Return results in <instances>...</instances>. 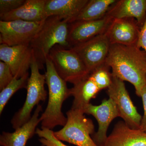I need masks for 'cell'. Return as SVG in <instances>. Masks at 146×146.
Masks as SVG:
<instances>
[{
	"mask_svg": "<svg viewBox=\"0 0 146 146\" xmlns=\"http://www.w3.org/2000/svg\"></svg>",
	"mask_w": 146,
	"mask_h": 146,
	"instance_id": "f1b7e54d",
	"label": "cell"
},
{
	"mask_svg": "<svg viewBox=\"0 0 146 146\" xmlns=\"http://www.w3.org/2000/svg\"><path fill=\"white\" fill-rule=\"evenodd\" d=\"M26 0H1L0 17L17 9L23 5Z\"/></svg>",
	"mask_w": 146,
	"mask_h": 146,
	"instance_id": "d4e9b609",
	"label": "cell"
},
{
	"mask_svg": "<svg viewBox=\"0 0 146 146\" xmlns=\"http://www.w3.org/2000/svg\"><path fill=\"white\" fill-rule=\"evenodd\" d=\"M33 56L30 44L0 45V60L10 68L14 77L20 78L29 72Z\"/></svg>",
	"mask_w": 146,
	"mask_h": 146,
	"instance_id": "30bf717a",
	"label": "cell"
},
{
	"mask_svg": "<svg viewBox=\"0 0 146 146\" xmlns=\"http://www.w3.org/2000/svg\"><path fill=\"white\" fill-rule=\"evenodd\" d=\"M116 0H89L73 22L94 21L104 17Z\"/></svg>",
	"mask_w": 146,
	"mask_h": 146,
	"instance_id": "ffe728a7",
	"label": "cell"
},
{
	"mask_svg": "<svg viewBox=\"0 0 146 146\" xmlns=\"http://www.w3.org/2000/svg\"><path fill=\"white\" fill-rule=\"evenodd\" d=\"M140 30L141 28L134 18L114 19L105 33L110 44L132 46L137 44Z\"/></svg>",
	"mask_w": 146,
	"mask_h": 146,
	"instance_id": "4fadbf2b",
	"label": "cell"
},
{
	"mask_svg": "<svg viewBox=\"0 0 146 146\" xmlns=\"http://www.w3.org/2000/svg\"><path fill=\"white\" fill-rule=\"evenodd\" d=\"M109 98L113 100L119 117L131 128L139 129L142 117L138 113L123 80L112 75V82L108 88Z\"/></svg>",
	"mask_w": 146,
	"mask_h": 146,
	"instance_id": "ba28073f",
	"label": "cell"
},
{
	"mask_svg": "<svg viewBox=\"0 0 146 146\" xmlns=\"http://www.w3.org/2000/svg\"><path fill=\"white\" fill-rule=\"evenodd\" d=\"M54 131L47 128H36L35 134L40 138L39 141L45 146H68L55 136Z\"/></svg>",
	"mask_w": 146,
	"mask_h": 146,
	"instance_id": "603a6c76",
	"label": "cell"
},
{
	"mask_svg": "<svg viewBox=\"0 0 146 146\" xmlns=\"http://www.w3.org/2000/svg\"><path fill=\"white\" fill-rule=\"evenodd\" d=\"M137 46L145 51L146 54V19L143 25L141 28Z\"/></svg>",
	"mask_w": 146,
	"mask_h": 146,
	"instance_id": "4316f807",
	"label": "cell"
},
{
	"mask_svg": "<svg viewBox=\"0 0 146 146\" xmlns=\"http://www.w3.org/2000/svg\"><path fill=\"white\" fill-rule=\"evenodd\" d=\"M70 90L71 96L74 98L72 108L82 110L90 103L91 99L96 97L100 91L89 75L74 84Z\"/></svg>",
	"mask_w": 146,
	"mask_h": 146,
	"instance_id": "d6986e66",
	"label": "cell"
},
{
	"mask_svg": "<svg viewBox=\"0 0 146 146\" xmlns=\"http://www.w3.org/2000/svg\"><path fill=\"white\" fill-rule=\"evenodd\" d=\"M112 20L111 17L106 15L98 20L78 21L69 24L68 42L71 47L104 34Z\"/></svg>",
	"mask_w": 146,
	"mask_h": 146,
	"instance_id": "7c38bea8",
	"label": "cell"
},
{
	"mask_svg": "<svg viewBox=\"0 0 146 146\" xmlns=\"http://www.w3.org/2000/svg\"><path fill=\"white\" fill-rule=\"evenodd\" d=\"M83 110L71 108L66 112L67 121L62 129L54 132L58 140L77 146H98L91 135L95 132L93 121Z\"/></svg>",
	"mask_w": 146,
	"mask_h": 146,
	"instance_id": "277c9868",
	"label": "cell"
},
{
	"mask_svg": "<svg viewBox=\"0 0 146 146\" xmlns=\"http://www.w3.org/2000/svg\"><path fill=\"white\" fill-rule=\"evenodd\" d=\"M29 72L20 78L14 77L13 80L0 93V115L13 94L20 89H27L29 78Z\"/></svg>",
	"mask_w": 146,
	"mask_h": 146,
	"instance_id": "44dd1931",
	"label": "cell"
},
{
	"mask_svg": "<svg viewBox=\"0 0 146 146\" xmlns=\"http://www.w3.org/2000/svg\"><path fill=\"white\" fill-rule=\"evenodd\" d=\"M106 15L113 19L134 18L141 29L146 19V0L117 1Z\"/></svg>",
	"mask_w": 146,
	"mask_h": 146,
	"instance_id": "2e32d148",
	"label": "cell"
},
{
	"mask_svg": "<svg viewBox=\"0 0 146 146\" xmlns=\"http://www.w3.org/2000/svg\"><path fill=\"white\" fill-rule=\"evenodd\" d=\"M69 24L58 16L46 18L43 27L32 40L30 46L40 69L50 50L56 45L67 48L71 46L68 42Z\"/></svg>",
	"mask_w": 146,
	"mask_h": 146,
	"instance_id": "3957f363",
	"label": "cell"
},
{
	"mask_svg": "<svg viewBox=\"0 0 146 146\" xmlns=\"http://www.w3.org/2000/svg\"><path fill=\"white\" fill-rule=\"evenodd\" d=\"M31 74L27 85V94L25 101L23 107L15 113L11 119L12 127L16 129L28 121L31 118V114L35 106L40 102L46 99L47 91L45 88L46 83L45 75L39 72L40 68L33 55L30 66Z\"/></svg>",
	"mask_w": 146,
	"mask_h": 146,
	"instance_id": "5b68a950",
	"label": "cell"
},
{
	"mask_svg": "<svg viewBox=\"0 0 146 146\" xmlns=\"http://www.w3.org/2000/svg\"><path fill=\"white\" fill-rule=\"evenodd\" d=\"M45 20L41 22L0 21V44L10 46L30 44Z\"/></svg>",
	"mask_w": 146,
	"mask_h": 146,
	"instance_id": "52a82bcc",
	"label": "cell"
},
{
	"mask_svg": "<svg viewBox=\"0 0 146 146\" xmlns=\"http://www.w3.org/2000/svg\"><path fill=\"white\" fill-rule=\"evenodd\" d=\"M84 114L91 115L96 118L98 129L94 134L93 140L98 146L104 145L108 136L107 130L110 123L115 118L119 117L117 108L113 100H104L99 105L89 104L83 110Z\"/></svg>",
	"mask_w": 146,
	"mask_h": 146,
	"instance_id": "8fae6325",
	"label": "cell"
},
{
	"mask_svg": "<svg viewBox=\"0 0 146 146\" xmlns=\"http://www.w3.org/2000/svg\"><path fill=\"white\" fill-rule=\"evenodd\" d=\"M89 0H46L45 11L47 18L58 16L71 23Z\"/></svg>",
	"mask_w": 146,
	"mask_h": 146,
	"instance_id": "e0dca14e",
	"label": "cell"
},
{
	"mask_svg": "<svg viewBox=\"0 0 146 146\" xmlns=\"http://www.w3.org/2000/svg\"><path fill=\"white\" fill-rule=\"evenodd\" d=\"M42 111V105H38L30 119L23 125L13 132L3 131L0 136V145L26 146L28 141L35 134L36 127L40 123L39 114Z\"/></svg>",
	"mask_w": 146,
	"mask_h": 146,
	"instance_id": "9a60e30c",
	"label": "cell"
},
{
	"mask_svg": "<svg viewBox=\"0 0 146 146\" xmlns=\"http://www.w3.org/2000/svg\"><path fill=\"white\" fill-rule=\"evenodd\" d=\"M48 57L58 75L66 82L74 84L89 75L83 61L71 48L56 45Z\"/></svg>",
	"mask_w": 146,
	"mask_h": 146,
	"instance_id": "8992f818",
	"label": "cell"
},
{
	"mask_svg": "<svg viewBox=\"0 0 146 146\" xmlns=\"http://www.w3.org/2000/svg\"><path fill=\"white\" fill-rule=\"evenodd\" d=\"M143 101L144 108V115L142 117L140 129L146 133V85L144 87L141 93V97Z\"/></svg>",
	"mask_w": 146,
	"mask_h": 146,
	"instance_id": "484cf974",
	"label": "cell"
},
{
	"mask_svg": "<svg viewBox=\"0 0 146 146\" xmlns=\"http://www.w3.org/2000/svg\"><path fill=\"white\" fill-rule=\"evenodd\" d=\"M14 78L8 65L3 61H0V91H1L10 83Z\"/></svg>",
	"mask_w": 146,
	"mask_h": 146,
	"instance_id": "cb8c5ba5",
	"label": "cell"
},
{
	"mask_svg": "<svg viewBox=\"0 0 146 146\" xmlns=\"http://www.w3.org/2000/svg\"><path fill=\"white\" fill-rule=\"evenodd\" d=\"M103 146H146V133L118 122Z\"/></svg>",
	"mask_w": 146,
	"mask_h": 146,
	"instance_id": "5bb4252c",
	"label": "cell"
},
{
	"mask_svg": "<svg viewBox=\"0 0 146 146\" xmlns=\"http://www.w3.org/2000/svg\"><path fill=\"white\" fill-rule=\"evenodd\" d=\"M105 63L112 70V76L128 82L141 97L146 85V54L137 44H110Z\"/></svg>",
	"mask_w": 146,
	"mask_h": 146,
	"instance_id": "6da1fadb",
	"label": "cell"
},
{
	"mask_svg": "<svg viewBox=\"0 0 146 146\" xmlns=\"http://www.w3.org/2000/svg\"><path fill=\"white\" fill-rule=\"evenodd\" d=\"M46 84L48 89V100L44 112L40 117L42 128L52 129L57 126H64L67 118L62 111L63 102L71 96L67 82L58 75L48 56L45 60Z\"/></svg>",
	"mask_w": 146,
	"mask_h": 146,
	"instance_id": "7a4b0ae2",
	"label": "cell"
},
{
	"mask_svg": "<svg viewBox=\"0 0 146 146\" xmlns=\"http://www.w3.org/2000/svg\"><path fill=\"white\" fill-rule=\"evenodd\" d=\"M46 0H26L19 8L0 17L1 21L16 20L41 22L46 19L45 11Z\"/></svg>",
	"mask_w": 146,
	"mask_h": 146,
	"instance_id": "ac0fdd59",
	"label": "cell"
},
{
	"mask_svg": "<svg viewBox=\"0 0 146 146\" xmlns=\"http://www.w3.org/2000/svg\"><path fill=\"white\" fill-rule=\"evenodd\" d=\"M41 146H45V145H41Z\"/></svg>",
	"mask_w": 146,
	"mask_h": 146,
	"instance_id": "83f0119b",
	"label": "cell"
},
{
	"mask_svg": "<svg viewBox=\"0 0 146 146\" xmlns=\"http://www.w3.org/2000/svg\"><path fill=\"white\" fill-rule=\"evenodd\" d=\"M110 68L105 63L98 67L89 74L91 79L96 84L100 91L108 88L112 82V73Z\"/></svg>",
	"mask_w": 146,
	"mask_h": 146,
	"instance_id": "7402d4cb",
	"label": "cell"
},
{
	"mask_svg": "<svg viewBox=\"0 0 146 146\" xmlns=\"http://www.w3.org/2000/svg\"><path fill=\"white\" fill-rule=\"evenodd\" d=\"M110 44L105 33L71 47L83 61L89 74L105 63Z\"/></svg>",
	"mask_w": 146,
	"mask_h": 146,
	"instance_id": "9c48e42d",
	"label": "cell"
}]
</instances>
